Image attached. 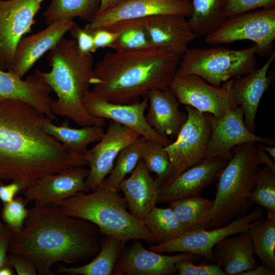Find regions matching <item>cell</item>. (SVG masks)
<instances>
[{"label":"cell","instance_id":"6da1fadb","mask_svg":"<svg viewBox=\"0 0 275 275\" xmlns=\"http://www.w3.org/2000/svg\"><path fill=\"white\" fill-rule=\"evenodd\" d=\"M49 121L26 102L0 99V182L19 181L26 188L44 175L88 165L82 155L45 132Z\"/></svg>","mask_w":275,"mask_h":275},{"label":"cell","instance_id":"7a4b0ae2","mask_svg":"<svg viewBox=\"0 0 275 275\" xmlns=\"http://www.w3.org/2000/svg\"><path fill=\"white\" fill-rule=\"evenodd\" d=\"M100 235L90 222L68 216L54 205L35 203L8 251L30 259L38 274L53 275L51 267L56 263L71 264L96 256L100 249Z\"/></svg>","mask_w":275,"mask_h":275},{"label":"cell","instance_id":"3957f363","mask_svg":"<svg viewBox=\"0 0 275 275\" xmlns=\"http://www.w3.org/2000/svg\"><path fill=\"white\" fill-rule=\"evenodd\" d=\"M182 54L156 46L108 52L94 66L90 90L114 103L139 101L151 89L170 87Z\"/></svg>","mask_w":275,"mask_h":275},{"label":"cell","instance_id":"277c9868","mask_svg":"<svg viewBox=\"0 0 275 275\" xmlns=\"http://www.w3.org/2000/svg\"><path fill=\"white\" fill-rule=\"evenodd\" d=\"M49 72L37 73L57 97L52 99L51 108L56 116L66 117L80 126L105 125V119L91 116L83 103L90 91L94 69L92 53L80 52L74 39L63 37L49 50Z\"/></svg>","mask_w":275,"mask_h":275},{"label":"cell","instance_id":"5b68a950","mask_svg":"<svg viewBox=\"0 0 275 275\" xmlns=\"http://www.w3.org/2000/svg\"><path fill=\"white\" fill-rule=\"evenodd\" d=\"M53 205L68 216L95 224L100 235L125 243L132 239L156 242L144 222L127 211L124 198L102 185L91 193H80Z\"/></svg>","mask_w":275,"mask_h":275},{"label":"cell","instance_id":"8992f818","mask_svg":"<svg viewBox=\"0 0 275 275\" xmlns=\"http://www.w3.org/2000/svg\"><path fill=\"white\" fill-rule=\"evenodd\" d=\"M256 143L234 147L233 156L217 179L210 212L209 228H218L244 214L251 203L249 197L255 185L259 166Z\"/></svg>","mask_w":275,"mask_h":275},{"label":"cell","instance_id":"52a82bcc","mask_svg":"<svg viewBox=\"0 0 275 275\" xmlns=\"http://www.w3.org/2000/svg\"><path fill=\"white\" fill-rule=\"evenodd\" d=\"M257 52L255 44L242 49L222 46L188 48L181 57L176 75H197L211 85L220 86L255 69Z\"/></svg>","mask_w":275,"mask_h":275},{"label":"cell","instance_id":"ba28073f","mask_svg":"<svg viewBox=\"0 0 275 275\" xmlns=\"http://www.w3.org/2000/svg\"><path fill=\"white\" fill-rule=\"evenodd\" d=\"M275 39V8L239 14L227 18L216 30L205 36V42L217 45L250 40L260 56L271 54Z\"/></svg>","mask_w":275,"mask_h":275},{"label":"cell","instance_id":"9c48e42d","mask_svg":"<svg viewBox=\"0 0 275 275\" xmlns=\"http://www.w3.org/2000/svg\"><path fill=\"white\" fill-rule=\"evenodd\" d=\"M263 215V209L256 207L248 214L221 227L186 231L174 240L151 246L148 250L158 253H188L213 261V249L219 241L231 235L248 231L252 223Z\"/></svg>","mask_w":275,"mask_h":275},{"label":"cell","instance_id":"30bf717a","mask_svg":"<svg viewBox=\"0 0 275 275\" xmlns=\"http://www.w3.org/2000/svg\"><path fill=\"white\" fill-rule=\"evenodd\" d=\"M185 108L186 121L175 140L164 147L173 167L171 180L204 159L211 133L204 113L189 106L185 105Z\"/></svg>","mask_w":275,"mask_h":275},{"label":"cell","instance_id":"8fae6325","mask_svg":"<svg viewBox=\"0 0 275 275\" xmlns=\"http://www.w3.org/2000/svg\"><path fill=\"white\" fill-rule=\"evenodd\" d=\"M43 0H0V69L10 71L16 45L32 32Z\"/></svg>","mask_w":275,"mask_h":275},{"label":"cell","instance_id":"7c38bea8","mask_svg":"<svg viewBox=\"0 0 275 275\" xmlns=\"http://www.w3.org/2000/svg\"><path fill=\"white\" fill-rule=\"evenodd\" d=\"M204 114L211 130L204 159L221 157L229 160L233 156L231 150L234 147L249 142L274 146L273 139L257 135L248 129L240 105L229 109L220 118L209 113Z\"/></svg>","mask_w":275,"mask_h":275},{"label":"cell","instance_id":"4fadbf2b","mask_svg":"<svg viewBox=\"0 0 275 275\" xmlns=\"http://www.w3.org/2000/svg\"><path fill=\"white\" fill-rule=\"evenodd\" d=\"M141 136L134 130L110 120L102 138L93 148L87 149L83 157L89 166L85 182L89 190L102 185L111 172L119 153Z\"/></svg>","mask_w":275,"mask_h":275},{"label":"cell","instance_id":"5bb4252c","mask_svg":"<svg viewBox=\"0 0 275 275\" xmlns=\"http://www.w3.org/2000/svg\"><path fill=\"white\" fill-rule=\"evenodd\" d=\"M170 87L179 103L216 118L232 109V101L226 82L215 86L194 74L176 75Z\"/></svg>","mask_w":275,"mask_h":275},{"label":"cell","instance_id":"9a60e30c","mask_svg":"<svg viewBox=\"0 0 275 275\" xmlns=\"http://www.w3.org/2000/svg\"><path fill=\"white\" fill-rule=\"evenodd\" d=\"M83 103L92 116L102 118L119 123L139 133L145 138L156 142L163 147L173 140L159 135L146 121L145 112L148 106V96L130 104L109 102L91 90L86 95Z\"/></svg>","mask_w":275,"mask_h":275},{"label":"cell","instance_id":"2e32d148","mask_svg":"<svg viewBox=\"0 0 275 275\" xmlns=\"http://www.w3.org/2000/svg\"><path fill=\"white\" fill-rule=\"evenodd\" d=\"M191 11L190 0H125L97 14L87 25L93 30L121 21L159 14H176L187 17L190 16Z\"/></svg>","mask_w":275,"mask_h":275},{"label":"cell","instance_id":"e0dca14e","mask_svg":"<svg viewBox=\"0 0 275 275\" xmlns=\"http://www.w3.org/2000/svg\"><path fill=\"white\" fill-rule=\"evenodd\" d=\"M135 240L123 249L114 268L116 275H170L177 273V262L182 260L195 261L199 256L188 253L167 256L146 250Z\"/></svg>","mask_w":275,"mask_h":275},{"label":"cell","instance_id":"ac0fdd59","mask_svg":"<svg viewBox=\"0 0 275 275\" xmlns=\"http://www.w3.org/2000/svg\"><path fill=\"white\" fill-rule=\"evenodd\" d=\"M229 160L221 157L203 159L179 176L159 186L157 203L170 202L200 196L209 185L217 179Z\"/></svg>","mask_w":275,"mask_h":275},{"label":"cell","instance_id":"d6986e66","mask_svg":"<svg viewBox=\"0 0 275 275\" xmlns=\"http://www.w3.org/2000/svg\"><path fill=\"white\" fill-rule=\"evenodd\" d=\"M89 173V169L77 166L46 175L23 192L28 201L53 205L78 193L89 192L85 182Z\"/></svg>","mask_w":275,"mask_h":275},{"label":"cell","instance_id":"ffe728a7","mask_svg":"<svg viewBox=\"0 0 275 275\" xmlns=\"http://www.w3.org/2000/svg\"><path fill=\"white\" fill-rule=\"evenodd\" d=\"M275 58L274 51L260 68L248 74L226 81L232 101V109L242 106L244 122L248 129L255 133V120L261 99L268 89L271 78L267 76L269 67Z\"/></svg>","mask_w":275,"mask_h":275},{"label":"cell","instance_id":"44dd1931","mask_svg":"<svg viewBox=\"0 0 275 275\" xmlns=\"http://www.w3.org/2000/svg\"><path fill=\"white\" fill-rule=\"evenodd\" d=\"M74 23L73 20L56 21L35 34L21 38L9 72L22 78L41 57L58 43Z\"/></svg>","mask_w":275,"mask_h":275},{"label":"cell","instance_id":"7402d4cb","mask_svg":"<svg viewBox=\"0 0 275 275\" xmlns=\"http://www.w3.org/2000/svg\"><path fill=\"white\" fill-rule=\"evenodd\" d=\"M52 90L35 72L22 79L0 69V99L18 100L36 108L52 121L57 120L51 108Z\"/></svg>","mask_w":275,"mask_h":275},{"label":"cell","instance_id":"603a6c76","mask_svg":"<svg viewBox=\"0 0 275 275\" xmlns=\"http://www.w3.org/2000/svg\"><path fill=\"white\" fill-rule=\"evenodd\" d=\"M149 108L147 122L159 135L175 139L187 119L179 109V103L170 87L151 89L148 94Z\"/></svg>","mask_w":275,"mask_h":275},{"label":"cell","instance_id":"cb8c5ba5","mask_svg":"<svg viewBox=\"0 0 275 275\" xmlns=\"http://www.w3.org/2000/svg\"><path fill=\"white\" fill-rule=\"evenodd\" d=\"M185 18L171 14L144 18L152 45L183 54L197 37Z\"/></svg>","mask_w":275,"mask_h":275},{"label":"cell","instance_id":"d4e9b609","mask_svg":"<svg viewBox=\"0 0 275 275\" xmlns=\"http://www.w3.org/2000/svg\"><path fill=\"white\" fill-rule=\"evenodd\" d=\"M159 184L150 175L141 158L130 176L120 183L119 189L124 195L130 213L144 221L149 212L156 206Z\"/></svg>","mask_w":275,"mask_h":275},{"label":"cell","instance_id":"484cf974","mask_svg":"<svg viewBox=\"0 0 275 275\" xmlns=\"http://www.w3.org/2000/svg\"><path fill=\"white\" fill-rule=\"evenodd\" d=\"M248 231L231 235L214 248L213 258L226 275H239L258 265Z\"/></svg>","mask_w":275,"mask_h":275},{"label":"cell","instance_id":"4316f807","mask_svg":"<svg viewBox=\"0 0 275 275\" xmlns=\"http://www.w3.org/2000/svg\"><path fill=\"white\" fill-rule=\"evenodd\" d=\"M105 236L100 251L92 261L77 267L60 266L56 268V272L69 275L113 274L125 243L113 236Z\"/></svg>","mask_w":275,"mask_h":275},{"label":"cell","instance_id":"83f0119b","mask_svg":"<svg viewBox=\"0 0 275 275\" xmlns=\"http://www.w3.org/2000/svg\"><path fill=\"white\" fill-rule=\"evenodd\" d=\"M43 129L70 150L81 155L86 152L89 145L98 142L105 132L100 125L71 128L66 120L59 125L54 124L52 121H47L44 124Z\"/></svg>","mask_w":275,"mask_h":275},{"label":"cell","instance_id":"f1b7e54d","mask_svg":"<svg viewBox=\"0 0 275 275\" xmlns=\"http://www.w3.org/2000/svg\"><path fill=\"white\" fill-rule=\"evenodd\" d=\"M213 201L200 196L169 202L170 207L186 231L209 228Z\"/></svg>","mask_w":275,"mask_h":275},{"label":"cell","instance_id":"f546056e","mask_svg":"<svg viewBox=\"0 0 275 275\" xmlns=\"http://www.w3.org/2000/svg\"><path fill=\"white\" fill-rule=\"evenodd\" d=\"M191 13L187 21L197 37L206 36L227 18L224 15L227 0H190Z\"/></svg>","mask_w":275,"mask_h":275},{"label":"cell","instance_id":"4dcf8cb0","mask_svg":"<svg viewBox=\"0 0 275 275\" xmlns=\"http://www.w3.org/2000/svg\"><path fill=\"white\" fill-rule=\"evenodd\" d=\"M248 232L254 254L267 268L275 271V214L267 213L252 223Z\"/></svg>","mask_w":275,"mask_h":275},{"label":"cell","instance_id":"1f68e13d","mask_svg":"<svg viewBox=\"0 0 275 275\" xmlns=\"http://www.w3.org/2000/svg\"><path fill=\"white\" fill-rule=\"evenodd\" d=\"M101 2V0H51L43 15L48 25L74 17L90 22L98 13Z\"/></svg>","mask_w":275,"mask_h":275},{"label":"cell","instance_id":"d6a6232c","mask_svg":"<svg viewBox=\"0 0 275 275\" xmlns=\"http://www.w3.org/2000/svg\"><path fill=\"white\" fill-rule=\"evenodd\" d=\"M106 28L118 33L117 38L111 47L114 50H135L152 46L144 18L119 21Z\"/></svg>","mask_w":275,"mask_h":275},{"label":"cell","instance_id":"836d02e7","mask_svg":"<svg viewBox=\"0 0 275 275\" xmlns=\"http://www.w3.org/2000/svg\"><path fill=\"white\" fill-rule=\"evenodd\" d=\"M143 222L158 244L174 240L186 232L170 207L155 206Z\"/></svg>","mask_w":275,"mask_h":275},{"label":"cell","instance_id":"e575fe53","mask_svg":"<svg viewBox=\"0 0 275 275\" xmlns=\"http://www.w3.org/2000/svg\"><path fill=\"white\" fill-rule=\"evenodd\" d=\"M146 139L140 136L119 153L113 169L102 182L103 187L118 193L120 183L127 174L132 172L141 158L142 147Z\"/></svg>","mask_w":275,"mask_h":275},{"label":"cell","instance_id":"d590c367","mask_svg":"<svg viewBox=\"0 0 275 275\" xmlns=\"http://www.w3.org/2000/svg\"><path fill=\"white\" fill-rule=\"evenodd\" d=\"M141 158L149 172L156 174L155 179L159 186L172 179V163L164 147L159 143L146 139L142 147Z\"/></svg>","mask_w":275,"mask_h":275},{"label":"cell","instance_id":"8d00e7d4","mask_svg":"<svg viewBox=\"0 0 275 275\" xmlns=\"http://www.w3.org/2000/svg\"><path fill=\"white\" fill-rule=\"evenodd\" d=\"M249 201L265 209L267 213L275 214V171L266 166L259 167Z\"/></svg>","mask_w":275,"mask_h":275},{"label":"cell","instance_id":"74e56055","mask_svg":"<svg viewBox=\"0 0 275 275\" xmlns=\"http://www.w3.org/2000/svg\"><path fill=\"white\" fill-rule=\"evenodd\" d=\"M28 202L25 198L19 197L3 204L1 218L14 233L20 232L24 226L29 214V209L26 207Z\"/></svg>","mask_w":275,"mask_h":275},{"label":"cell","instance_id":"f35d334b","mask_svg":"<svg viewBox=\"0 0 275 275\" xmlns=\"http://www.w3.org/2000/svg\"><path fill=\"white\" fill-rule=\"evenodd\" d=\"M260 8H275V0H227L224 15L228 18Z\"/></svg>","mask_w":275,"mask_h":275},{"label":"cell","instance_id":"ab89813d","mask_svg":"<svg viewBox=\"0 0 275 275\" xmlns=\"http://www.w3.org/2000/svg\"><path fill=\"white\" fill-rule=\"evenodd\" d=\"M175 267L179 275H226L218 263L197 265L193 261L182 260L177 262Z\"/></svg>","mask_w":275,"mask_h":275},{"label":"cell","instance_id":"60d3db41","mask_svg":"<svg viewBox=\"0 0 275 275\" xmlns=\"http://www.w3.org/2000/svg\"><path fill=\"white\" fill-rule=\"evenodd\" d=\"M69 31L76 41L81 53L87 54L96 52L94 49L93 31L87 24L82 28L74 22Z\"/></svg>","mask_w":275,"mask_h":275},{"label":"cell","instance_id":"b9f144b4","mask_svg":"<svg viewBox=\"0 0 275 275\" xmlns=\"http://www.w3.org/2000/svg\"><path fill=\"white\" fill-rule=\"evenodd\" d=\"M10 253L8 254V264L15 269L17 274H37L36 267L30 259L19 254Z\"/></svg>","mask_w":275,"mask_h":275},{"label":"cell","instance_id":"7bdbcfd3","mask_svg":"<svg viewBox=\"0 0 275 275\" xmlns=\"http://www.w3.org/2000/svg\"><path fill=\"white\" fill-rule=\"evenodd\" d=\"M92 31L96 51L99 48H111L118 36V33L106 28H97Z\"/></svg>","mask_w":275,"mask_h":275},{"label":"cell","instance_id":"ee69618b","mask_svg":"<svg viewBox=\"0 0 275 275\" xmlns=\"http://www.w3.org/2000/svg\"><path fill=\"white\" fill-rule=\"evenodd\" d=\"M26 188L24 184L19 181H12L8 184L0 182V200L3 204L12 201L15 196Z\"/></svg>","mask_w":275,"mask_h":275},{"label":"cell","instance_id":"f6af8a7d","mask_svg":"<svg viewBox=\"0 0 275 275\" xmlns=\"http://www.w3.org/2000/svg\"><path fill=\"white\" fill-rule=\"evenodd\" d=\"M14 233L3 222H0V268L8 265V247Z\"/></svg>","mask_w":275,"mask_h":275},{"label":"cell","instance_id":"bcb514c9","mask_svg":"<svg viewBox=\"0 0 275 275\" xmlns=\"http://www.w3.org/2000/svg\"><path fill=\"white\" fill-rule=\"evenodd\" d=\"M275 271L264 265H257L253 268L240 273L239 275H274Z\"/></svg>","mask_w":275,"mask_h":275},{"label":"cell","instance_id":"7dc6e473","mask_svg":"<svg viewBox=\"0 0 275 275\" xmlns=\"http://www.w3.org/2000/svg\"><path fill=\"white\" fill-rule=\"evenodd\" d=\"M257 153L261 164H264L272 170L275 171L274 161H273L269 157L268 154L258 146L257 148Z\"/></svg>","mask_w":275,"mask_h":275},{"label":"cell","instance_id":"c3c4849f","mask_svg":"<svg viewBox=\"0 0 275 275\" xmlns=\"http://www.w3.org/2000/svg\"><path fill=\"white\" fill-rule=\"evenodd\" d=\"M125 0H101L98 13L111 9L120 4Z\"/></svg>","mask_w":275,"mask_h":275},{"label":"cell","instance_id":"681fc988","mask_svg":"<svg viewBox=\"0 0 275 275\" xmlns=\"http://www.w3.org/2000/svg\"><path fill=\"white\" fill-rule=\"evenodd\" d=\"M258 147L265 151L266 153H267L271 158L275 160V147L272 145H268L264 144H260L257 146Z\"/></svg>","mask_w":275,"mask_h":275},{"label":"cell","instance_id":"f907efd6","mask_svg":"<svg viewBox=\"0 0 275 275\" xmlns=\"http://www.w3.org/2000/svg\"><path fill=\"white\" fill-rule=\"evenodd\" d=\"M12 267L6 265L0 268V275H12L13 274Z\"/></svg>","mask_w":275,"mask_h":275}]
</instances>
